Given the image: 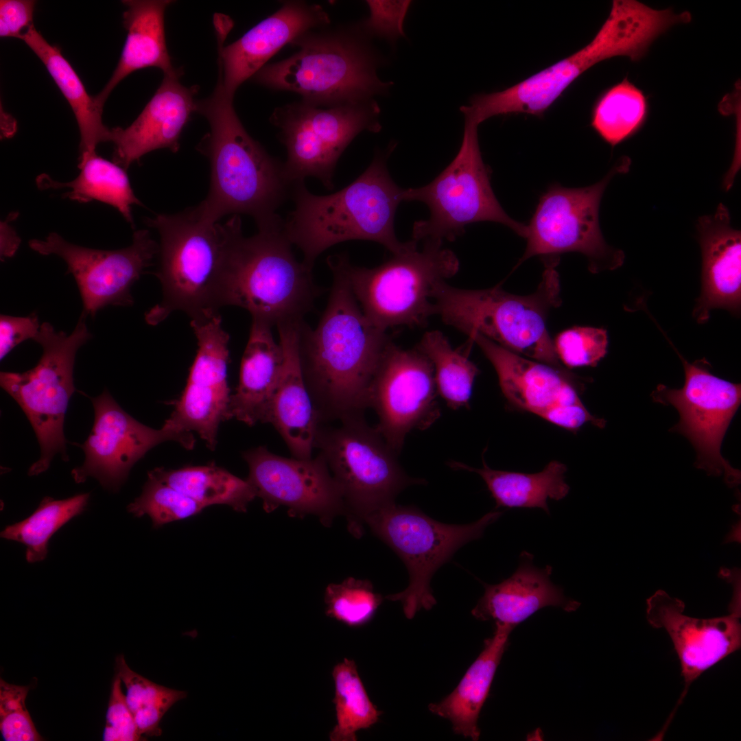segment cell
I'll use <instances>...</instances> for the list:
<instances>
[{
  "mask_svg": "<svg viewBox=\"0 0 741 741\" xmlns=\"http://www.w3.org/2000/svg\"><path fill=\"white\" fill-rule=\"evenodd\" d=\"M29 690L0 680V730L5 741L43 740L25 705Z\"/></svg>",
  "mask_w": 741,
  "mask_h": 741,
  "instance_id": "42",
  "label": "cell"
},
{
  "mask_svg": "<svg viewBox=\"0 0 741 741\" xmlns=\"http://www.w3.org/2000/svg\"><path fill=\"white\" fill-rule=\"evenodd\" d=\"M242 457L249 469L247 480L266 512L283 506L292 517L314 515L326 526L344 515L340 489L320 454L310 459L286 458L259 446L244 451Z\"/></svg>",
  "mask_w": 741,
  "mask_h": 741,
  "instance_id": "19",
  "label": "cell"
},
{
  "mask_svg": "<svg viewBox=\"0 0 741 741\" xmlns=\"http://www.w3.org/2000/svg\"><path fill=\"white\" fill-rule=\"evenodd\" d=\"M540 417L570 431H576L586 423L603 427L605 421L591 415L581 401L557 404L544 411Z\"/></svg>",
  "mask_w": 741,
  "mask_h": 741,
  "instance_id": "49",
  "label": "cell"
},
{
  "mask_svg": "<svg viewBox=\"0 0 741 741\" xmlns=\"http://www.w3.org/2000/svg\"><path fill=\"white\" fill-rule=\"evenodd\" d=\"M370 16L361 25L364 33L376 36L390 42L405 36L403 21L410 1H366Z\"/></svg>",
  "mask_w": 741,
  "mask_h": 741,
  "instance_id": "43",
  "label": "cell"
},
{
  "mask_svg": "<svg viewBox=\"0 0 741 741\" xmlns=\"http://www.w3.org/2000/svg\"><path fill=\"white\" fill-rule=\"evenodd\" d=\"M482 464V468L477 469L458 461L447 463L454 470L480 475L495 501L496 508H537L550 515L548 500H561L569 491L565 480L567 467L558 461H551L541 471L534 473L492 469L484 460Z\"/></svg>",
  "mask_w": 741,
  "mask_h": 741,
  "instance_id": "32",
  "label": "cell"
},
{
  "mask_svg": "<svg viewBox=\"0 0 741 741\" xmlns=\"http://www.w3.org/2000/svg\"><path fill=\"white\" fill-rule=\"evenodd\" d=\"M183 72L164 75L163 80L138 117L127 128L110 129L113 162L125 169L145 154L161 148L179 150L181 133L196 112L197 86L179 81Z\"/></svg>",
  "mask_w": 741,
  "mask_h": 741,
  "instance_id": "23",
  "label": "cell"
},
{
  "mask_svg": "<svg viewBox=\"0 0 741 741\" xmlns=\"http://www.w3.org/2000/svg\"><path fill=\"white\" fill-rule=\"evenodd\" d=\"M90 399L95 420L87 439L79 445L84 452V461L71 471L77 483L93 477L104 489L116 491L134 464L158 444L173 440L187 449L194 447L192 432L163 425L159 430L148 427L125 412L106 390Z\"/></svg>",
  "mask_w": 741,
  "mask_h": 741,
  "instance_id": "18",
  "label": "cell"
},
{
  "mask_svg": "<svg viewBox=\"0 0 741 741\" xmlns=\"http://www.w3.org/2000/svg\"><path fill=\"white\" fill-rule=\"evenodd\" d=\"M647 114L645 95L626 78L599 97L592 110L591 126L614 147L634 135L645 123Z\"/></svg>",
  "mask_w": 741,
  "mask_h": 741,
  "instance_id": "36",
  "label": "cell"
},
{
  "mask_svg": "<svg viewBox=\"0 0 741 741\" xmlns=\"http://www.w3.org/2000/svg\"><path fill=\"white\" fill-rule=\"evenodd\" d=\"M327 263L333 280L326 307L314 329L302 321L298 355L319 423L364 415L369 389L382 354L391 341L357 303L340 254Z\"/></svg>",
  "mask_w": 741,
  "mask_h": 741,
  "instance_id": "1",
  "label": "cell"
},
{
  "mask_svg": "<svg viewBox=\"0 0 741 741\" xmlns=\"http://www.w3.org/2000/svg\"><path fill=\"white\" fill-rule=\"evenodd\" d=\"M544 270L531 294L515 295L500 285L485 290H464L436 284L432 299L434 314L467 335L481 334L520 355L548 364L577 379L559 361L548 328L550 311L561 305L559 257L543 259Z\"/></svg>",
  "mask_w": 741,
  "mask_h": 741,
  "instance_id": "5",
  "label": "cell"
},
{
  "mask_svg": "<svg viewBox=\"0 0 741 741\" xmlns=\"http://www.w3.org/2000/svg\"><path fill=\"white\" fill-rule=\"evenodd\" d=\"M35 1H0V36L20 38L33 25Z\"/></svg>",
  "mask_w": 741,
  "mask_h": 741,
  "instance_id": "47",
  "label": "cell"
},
{
  "mask_svg": "<svg viewBox=\"0 0 741 741\" xmlns=\"http://www.w3.org/2000/svg\"><path fill=\"white\" fill-rule=\"evenodd\" d=\"M443 242H424L423 248L392 255L373 268L353 266L345 253L342 262L353 293L366 318L386 331L399 325L424 327L434 315L436 284L454 276L460 267L456 254Z\"/></svg>",
  "mask_w": 741,
  "mask_h": 741,
  "instance_id": "9",
  "label": "cell"
},
{
  "mask_svg": "<svg viewBox=\"0 0 741 741\" xmlns=\"http://www.w3.org/2000/svg\"><path fill=\"white\" fill-rule=\"evenodd\" d=\"M478 125L465 121L460 149L451 163L430 183L403 189V201L421 202L430 210L427 220L415 222L412 239L455 240L465 227L479 222L502 224L525 238L526 225L510 217L493 191L491 169L483 161Z\"/></svg>",
  "mask_w": 741,
  "mask_h": 741,
  "instance_id": "10",
  "label": "cell"
},
{
  "mask_svg": "<svg viewBox=\"0 0 741 741\" xmlns=\"http://www.w3.org/2000/svg\"><path fill=\"white\" fill-rule=\"evenodd\" d=\"M89 496V493H82L58 500L45 497L30 517L8 526L1 532V537L25 545L28 563L41 561L47 554L51 537L84 511Z\"/></svg>",
  "mask_w": 741,
  "mask_h": 741,
  "instance_id": "37",
  "label": "cell"
},
{
  "mask_svg": "<svg viewBox=\"0 0 741 741\" xmlns=\"http://www.w3.org/2000/svg\"><path fill=\"white\" fill-rule=\"evenodd\" d=\"M513 628L495 623L493 635L484 641L482 651L457 687L440 702L428 705L432 713L451 722L456 734L472 740L479 739V715Z\"/></svg>",
  "mask_w": 741,
  "mask_h": 741,
  "instance_id": "30",
  "label": "cell"
},
{
  "mask_svg": "<svg viewBox=\"0 0 741 741\" xmlns=\"http://www.w3.org/2000/svg\"><path fill=\"white\" fill-rule=\"evenodd\" d=\"M392 150L377 152L366 170L351 184L329 195H315L304 182L294 184V209L283 220V231L313 268L327 248L350 240L375 242L398 255L417 248L414 240L400 242L395 218L403 189L390 175L387 158Z\"/></svg>",
  "mask_w": 741,
  "mask_h": 741,
  "instance_id": "3",
  "label": "cell"
},
{
  "mask_svg": "<svg viewBox=\"0 0 741 741\" xmlns=\"http://www.w3.org/2000/svg\"><path fill=\"white\" fill-rule=\"evenodd\" d=\"M20 242L19 237L9 224L8 221L2 222L1 224V259L3 260L5 258L12 257L16 252Z\"/></svg>",
  "mask_w": 741,
  "mask_h": 741,
  "instance_id": "50",
  "label": "cell"
},
{
  "mask_svg": "<svg viewBox=\"0 0 741 741\" xmlns=\"http://www.w3.org/2000/svg\"><path fill=\"white\" fill-rule=\"evenodd\" d=\"M78 167L80 172L71 181L58 182L43 174L36 178L37 186L42 190L68 188L63 197L79 202L96 200L108 204L133 226L131 207L141 202L133 192L126 169L97 153L79 158Z\"/></svg>",
  "mask_w": 741,
  "mask_h": 741,
  "instance_id": "33",
  "label": "cell"
},
{
  "mask_svg": "<svg viewBox=\"0 0 741 741\" xmlns=\"http://www.w3.org/2000/svg\"><path fill=\"white\" fill-rule=\"evenodd\" d=\"M332 677L337 722L329 733V740L355 741L356 733L377 723L382 711L369 698L353 660L344 658L336 664Z\"/></svg>",
  "mask_w": 741,
  "mask_h": 741,
  "instance_id": "38",
  "label": "cell"
},
{
  "mask_svg": "<svg viewBox=\"0 0 741 741\" xmlns=\"http://www.w3.org/2000/svg\"><path fill=\"white\" fill-rule=\"evenodd\" d=\"M702 254L701 289L693 310L698 323L706 322L716 308L740 312L741 304V233L732 227L728 209L720 203L716 212L697 222Z\"/></svg>",
  "mask_w": 741,
  "mask_h": 741,
  "instance_id": "24",
  "label": "cell"
},
{
  "mask_svg": "<svg viewBox=\"0 0 741 741\" xmlns=\"http://www.w3.org/2000/svg\"><path fill=\"white\" fill-rule=\"evenodd\" d=\"M432 362L438 393L449 408H469L473 385L480 370L467 353L454 349L440 331L425 332L415 347Z\"/></svg>",
  "mask_w": 741,
  "mask_h": 741,
  "instance_id": "35",
  "label": "cell"
},
{
  "mask_svg": "<svg viewBox=\"0 0 741 741\" xmlns=\"http://www.w3.org/2000/svg\"><path fill=\"white\" fill-rule=\"evenodd\" d=\"M86 317L82 314L70 334L43 322L34 338L43 349L37 364L23 373L1 372V386L22 408L40 445V458L30 467L29 475L45 471L57 454L66 461L69 459L64 421L75 390L73 377L75 355L91 338Z\"/></svg>",
  "mask_w": 741,
  "mask_h": 741,
  "instance_id": "11",
  "label": "cell"
},
{
  "mask_svg": "<svg viewBox=\"0 0 741 741\" xmlns=\"http://www.w3.org/2000/svg\"><path fill=\"white\" fill-rule=\"evenodd\" d=\"M732 584L731 613L722 617L687 616L683 613L684 602L663 590L646 600L648 622L654 628L666 631L681 663L685 687L679 705L701 674L740 648V582L734 580Z\"/></svg>",
  "mask_w": 741,
  "mask_h": 741,
  "instance_id": "21",
  "label": "cell"
},
{
  "mask_svg": "<svg viewBox=\"0 0 741 741\" xmlns=\"http://www.w3.org/2000/svg\"><path fill=\"white\" fill-rule=\"evenodd\" d=\"M290 45L295 54L266 64L252 80L320 107L372 100L392 85L378 78L379 58L358 30H310Z\"/></svg>",
  "mask_w": 741,
  "mask_h": 741,
  "instance_id": "7",
  "label": "cell"
},
{
  "mask_svg": "<svg viewBox=\"0 0 741 741\" xmlns=\"http://www.w3.org/2000/svg\"><path fill=\"white\" fill-rule=\"evenodd\" d=\"M121 680L116 674L110 692L106 721L103 733L104 741H137L143 737L138 732L134 715L121 690Z\"/></svg>",
  "mask_w": 741,
  "mask_h": 741,
  "instance_id": "44",
  "label": "cell"
},
{
  "mask_svg": "<svg viewBox=\"0 0 741 741\" xmlns=\"http://www.w3.org/2000/svg\"><path fill=\"white\" fill-rule=\"evenodd\" d=\"M432 362L416 348L403 349L391 340L386 346L369 389V408L378 417L375 426L398 454L405 437L430 427L440 416Z\"/></svg>",
  "mask_w": 741,
  "mask_h": 741,
  "instance_id": "16",
  "label": "cell"
},
{
  "mask_svg": "<svg viewBox=\"0 0 741 741\" xmlns=\"http://www.w3.org/2000/svg\"><path fill=\"white\" fill-rule=\"evenodd\" d=\"M502 513L491 511L471 524H448L414 506L393 502L368 515L364 524L401 558L409 574L406 589L386 598L400 602L408 619L422 609H431L436 603L430 587L433 575L458 549L480 539Z\"/></svg>",
  "mask_w": 741,
  "mask_h": 741,
  "instance_id": "12",
  "label": "cell"
},
{
  "mask_svg": "<svg viewBox=\"0 0 741 741\" xmlns=\"http://www.w3.org/2000/svg\"><path fill=\"white\" fill-rule=\"evenodd\" d=\"M126 9L123 14L128 34L118 64L102 90L93 99L103 110L115 87L132 72L156 67L164 75L181 73L172 64L165 40L164 15L173 1L169 0L123 1Z\"/></svg>",
  "mask_w": 741,
  "mask_h": 741,
  "instance_id": "29",
  "label": "cell"
},
{
  "mask_svg": "<svg viewBox=\"0 0 741 741\" xmlns=\"http://www.w3.org/2000/svg\"><path fill=\"white\" fill-rule=\"evenodd\" d=\"M117 675L126 687V699L134 715L140 708L148 705L159 696L166 687L156 684L130 668L123 655L116 658Z\"/></svg>",
  "mask_w": 741,
  "mask_h": 741,
  "instance_id": "45",
  "label": "cell"
},
{
  "mask_svg": "<svg viewBox=\"0 0 741 741\" xmlns=\"http://www.w3.org/2000/svg\"><path fill=\"white\" fill-rule=\"evenodd\" d=\"M29 246L40 255H56L66 262L67 272L78 287L86 316H94L108 305H132L131 287L152 265L159 250L146 229L136 231L131 245L119 250L78 246L56 233L44 239L30 240Z\"/></svg>",
  "mask_w": 741,
  "mask_h": 741,
  "instance_id": "17",
  "label": "cell"
},
{
  "mask_svg": "<svg viewBox=\"0 0 741 741\" xmlns=\"http://www.w3.org/2000/svg\"><path fill=\"white\" fill-rule=\"evenodd\" d=\"M40 325L35 314L25 317L0 316V359L20 343L36 337Z\"/></svg>",
  "mask_w": 741,
  "mask_h": 741,
  "instance_id": "48",
  "label": "cell"
},
{
  "mask_svg": "<svg viewBox=\"0 0 741 741\" xmlns=\"http://www.w3.org/2000/svg\"><path fill=\"white\" fill-rule=\"evenodd\" d=\"M198 351L186 386L163 426L179 432H196L214 450L222 422L230 418L227 381L229 335L217 313L192 319Z\"/></svg>",
  "mask_w": 741,
  "mask_h": 741,
  "instance_id": "20",
  "label": "cell"
},
{
  "mask_svg": "<svg viewBox=\"0 0 741 741\" xmlns=\"http://www.w3.org/2000/svg\"><path fill=\"white\" fill-rule=\"evenodd\" d=\"M271 329L266 323L252 320L238 385L231 397L230 418L249 426L267 423L283 368V349L274 340Z\"/></svg>",
  "mask_w": 741,
  "mask_h": 741,
  "instance_id": "28",
  "label": "cell"
},
{
  "mask_svg": "<svg viewBox=\"0 0 741 741\" xmlns=\"http://www.w3.org/2000/svg\"><path fill=\"white\" fill-rule=\"evenodd\" d=\"M475 342L493 366L501 390L513 407L540 416L557 404L580 401L575 388L577 379L554 368L515 353L481 334Z\"/></svg>",
  "mask_w": 741,
  "mask_h": 741,
  "instance_id": "26",
  "label": "cell"
},
{
  "mask_svg": "<svg viewBox=\"0 0 741 741\" xmlns=\"http://www.w3.org/2000/svg\"><path fill=\"white\" fill-rule=\"evenodd\" d=\"M224 224L231 305L246 309L252 320L272 327L303 320L319 290L312 268L295 257L283 231V220L258 227V232L248 237L242 233L239 215Z\"/></svg>",
  "mask_w": 741,
  "mask_h": 741,
  "instance_id": "6",
  "label": "cell"
},
{
  "mask_svg": "<svg viewBox=\"0 0 741 741\" xmlns=\"http://www.w3.org/2000/svg\"><path fill=\"white\" fill-rule=\"evenodd\" d=\"M553 342L565 366H596L607 353L608 336L603 328L574 327L560 333Z\"/></svg>",
  "mask_w": 741,
  "mask_h": 741,
  "instance_id": "41",
  "label": "cell"
},
{
  "mask_svg": "<svg viewBox=\"0 0 741 741\" xmlns=\"http://www.w3.org/2000/svg\"><path fill=\"white\" fill-rule=\"evenodd\" d=\"M677 354L685 370L683 386L674 389L661 384L652 397L679 412L680 420L672 430L684 435L694 447L696 467L709 475L724 473L726 482L736 486L740 483V473L722 456L720 446L740 403V384L714 376L705 358L689 363Z\"/></svg>",
  "mask_w": 741,
  "mask_h": 741,
  "instance_id": "15",
  "label": "cell"
},
{
  "mask_svg": "<svg viewBox=\"0 0 741 741\" xmlns=\"http://www.w3.org/2000/svg\"><path fill=\"white\" fill-rule=\"evenodd\" d=\"M336 423H319L314 448L340 489L349 532L360 538L368 515L395 502L406 487L425 482L404 472L398 454L364 415Z\"/></svg>",
  "mask_w": 741,
  "mask_h": 741,
  "instance_id": "8",
  "label": "cell"
},
{
  "mask_svg": "<svg viewBox=\"0 0 741 741\" xmlns=\"http://www.w3.org/2000/svg\"><path fill=\"white\" fill-rule=\"evenodd\" d=\"M329 23L328 14L320 5L289 1L239 39L224 47L223 41L233 23L227 16L217 15L218 81L224 92L234 97L237 88L252 78L283 47L305 33Z\"/></svg>",
  "mask_w": 741,
  "mask_h": 741,
  "instance_id": "22",
  "label": "cell"
},
{
  "mask_svg": "<svg viewBox=\"0 0 741 741\" xmlns=\"http://www.w3.org/2000/svg\"><path fill=\"white\" fill-rule=\"evenodd\" d=\"M145 222L160 235L156 275L163 291L161 301L145 315L148 324L156 325L176 310L192 320L231 305L224 223L208 221L195 207L175 214H157Z\"/></svg>",
  "mask_w": 741,
  "mask_h": 741,
  "instance_id": "4",
  "label": "cell"
},
{
  "mask_svg": "<svg viewBox=\"0 0 741 741\" xmlns=\"http://www.w3.org/2000/svg\"><path fill=\"white\" fill-rule=\"evenodd\" d=\"M302 321L277 326L283 364L267 423L277 430L292 457L310 459L319 421L300 364L298 338Z\"/></svg>",
  "mask_w": 741,
  "mask_h": 741,
  "instance_id": "27",
  "label": "cell"
},
{
  "mask_svg": "<svg viewBox=\"0 0 741 741\" xmlns=\"http://www.w3.org/2000/svg\"><path fill=\"white\" fill-rule=\"evenodd\" d=\"M533 560L532 554L522 551L510 577L497 584L484 583V593L471 611L473 617L515 628L547 607L575 611L580 603L565 596L563 589L552 582V567H539Z\"/></svg>",
  "mask_w": 741,
  "mask_h": 741,
  "instance_id": "25",
  "label": "cell"
},
{
  "mask_svg": "<svg viewBox=\"0 0 741 741\" xmlns=\"http://www.w3.org/2000/svg\"><path fill=\"white\" fill-rule=\"evenodd\" d=\"M21 39L42 61L73 112L80 134L79 158L96 153L99 143L110 139V129L102 121L103 110L88 94L60 49L48 43L34 25Z\"/></svg>",
  "mask_w": 741,
  "mask_h": 741,
  "instance_id": "31",
  "label": "cell"
},
{
  "mask_svg": "<svg viewBox=\"0 0 741 741\" xmlns=\"http://www.w3.org/2000/svg\"><path fill=\"white\" fill-rule=\"evenodd\" d=\"M149 472L204 508L224 504L235 511L246 512L248 504L257 497L255 487L247 479L239 478L212 463L177 469L157 467Z\"/></svg>",
  "mask_w": 741,
  "mask_h": 741,
  "instance_id": "34",
  "label": "cell"
},
{
  "mask_svg": "<svg viewBox=\"0 0 741 741\" xmlns=\"http://www.w3.org/2000/svg\"><path fill=\"white\" fill-rule=\"evenodd\" d=\"M326 615L349 627H360L374 617L383 601L368 580L349 577L331 583L325 591Z\"/></svg>",
  "mask_w": 741,
  "mask_h": 741,
  "instance_id": "39",
  "label": "cell"
},
{
  "mask_svg": "<svg viewBox=\"0 0 741 741\" xmlns=\"http://www.w3.org/2000/svg\"><path fill=\"white\" fill-rule=\"evenodd\" d=\"M233 97L217 81L211 96L196 101V112L210 128L196 149L209 160L211 184L207 198L195 208L212 223L231 213L251 216L257 227L281 222L277 210L290 198L294 185L285 178L283 163L244 128Z\"/></svg>",
  "mask_w": 741,
  "mask_h": 741,
  "instance_id": "2",
  "label": "cell"
},
{
  "mask_svg": "<svg viewBox=\"0 0 741 741\" xmlns=\"http://www.w3.org/2000/svg\"><path fill=\"white\" fill-rule=\"evenodd\" d=\"M187 692L171 688L166 690L154 701L140 708L134 714V721L141 736H158L159 723L165 714L176 702L185 698Z\"/></svg>",
  "mask_w": 741,
  "mask_h": 741,
  "instance_id": "46",
  "label": "cell"
},
{
  "mask_svg": "<svg viewBox=\"0 0 741 741\" xmlns=\"http://www.w3.org/2000/svg\"><path fill=\"white\" fill-rule=\"evenodd\" d=\"M630 165L629 158H622L601 180L591 186L567 188L552 185L541 196L526 226V248L516 267L532 257L544 259L571 252L585 255L593 273L621 266L624 252L605 242L600 227L599 209L611 179L628 172Z\"/></svg>",
  "mask_w": 741,
  "mask_h": 741,
  "instance_id": "14",
  "label": "cell"
},
{
  "mask_svg": "<svg viewBox=\"0 0 741 741\" xmlns=\"http://www.w3.org/2000/svg\"><path fill=\"white\" fill-rule=\"evenodd\" d=\"M148 476L141 495L128 505V510L137 517L148 515L154 528L191 517L204 508L150 472Z\"/></svg>",
  "mask_w": 741,
  "mask_h": 741,
  "instance_id": "40",
  "label": "cell"
},
{
  "mask_svg": "<svg viewBox=\"0 0 741 741\" xmlns=\"http://www.w3.org/2000/svg\"><path fill=\"white\" fill-rule=\"evenodd\" d=\"M379 114L373 99L324 108L301 101L275 108L270 120L287 150V180L294 185L314 177L332 189L342 154L360 132L381 130Z\"/></svg>",
  "mask_w": 741,
  "mask_h": 741,
  "instance_id": "13",
  "label": "cell"
}]
</instances>
